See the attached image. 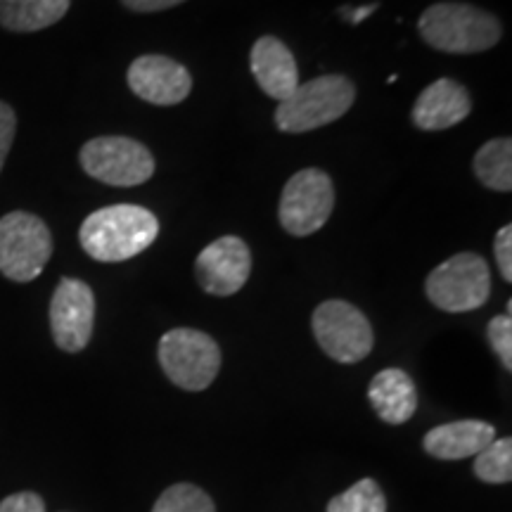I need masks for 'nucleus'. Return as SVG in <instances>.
Here are the masks:
<instances>
[{
    "label": "nucleus",
    "mask_w": 512,
    "mask_h": 512,
    "mask_svg": "<svg viewBox=\"0 0 512 512\" xmlns=\"http://www.w3.org/2000/svg\"><path fill=\"white\" fill-rule=\"evenodd\" d=\"M159 235V221L150 209L138 204H114L93 211L81 223L79 242L91 259L119 264L143 254Z\"/></svg>",
    "instance_id": "obj_1"
},
{
    "label": "nucleus",
    "mask_w": 512,
    "mask_h": 512,
    "mask_svg": "<svg viewBox=\"0 0 512 512\" xmlns=\"http://www.w3.org/2000/svg\"><path fill=\"white\" fill-rule=\"evenodd\" d=\"M418 31L422 41L434 50L453 55L484 53L501 41V22L465 3H437L420 15Z\"/></svg>",
    "instance_id": "obj_2"
},
{
    "label": "nucleus",
    "mask_w": 512,
    "mask_h": 512,
    "mask_svg": "<svg viewBox=\"0 0 512 512\" xmlns=\"http://www.w3.org/2000/svg\"><path fill=\"white\" fill-rule=\"evenodd\" d=\"M356 100V86L342 74H325L299 83L275 107V126L283 133H309L344 117Z\"/></svg>",
    "instance_id": "obj_3"
},
{
    "label": "nucleus",
    "mask_w": 512,
    "mask_h": 512,
    "mask_svg": "<svg viewBox=\"0 0 512 512\" xmlns=\"http://www.w3.org/2000/svg\"><path fill=\"white\" fill-rule=\"evenodd\" d=\"M159 366L176 387L204 392L221 370V349L207 332L176 328L159 339Z\"/></svg>",
    "instance_id": "obj_4"
},
{
    "label": "nucleus",
    "mask_w": 512,
    "mask_h": 512,
    "mask_svg": "<svg viewBox=\"0 0 512 512\" xmlns=\"http://www.w3.org/2000/svg\"><path fill=\"white\" fill-rule=\"evenodd\" d=\"M427 299L446 313L477 311L489 302L491 271L484 256L463 252L427 275Z\"/></svg>",
    "instance_id": "obj_5"
},
{
    "label": "nucleus",
    "mask_w": 512,
    "mask_h": 512,
    "mask_svg": "<svg viewBox=\"0 0 512 512\" xmlns=\"http://www.w3.org/2000/svg\"><path fill=\"white\" fill-rule=\"evenodd\" d=\"M53 256L50 230L38 216L10 211L0 219V273L15 283H31Z\"/></svg>",
    "instance_id": "obj_6"
},
{
    "label": "nucleus",
    "mask_w": 512,
    "mask_h": 512,
    "mask_svg": "<svg viewBox=\"0 0 512 512\" xmlns=\"http://www.w3.org/2000/svg\"><path fill=\"white\" fill-rule=\"evenodd\" d=\"M81 166L95 181L133 188L155 176V157L143 143L124 136H102L81 147Z\"/></svg>",
    "instance_id": "obj_7"
},
{
    "label": "nucleus",
    "mask_w": 512,
    "mask_h": 512,
    "mask_svg": "<svg viewBox=\"0 0 512 512\" xmlns=\"http://www.w3.org/2000/svg\"><path fill=\"white\" fill-rule=\"evenodd\" d=\"M313 335L320 349L337 363L363 361L375 347V335L370 320L361 309L342 299H330L313 311Z\"/></svg>",
    "instance_id": "obj_8"
},
{
    "label": "nucleus",
    "mask_w": 512,
    "mask_h": 512,
    "mask_svg": "<svg viewBox=\"0 0 512 512\" xmlns=\"http://www.w3.org/2000/svg\"><path fill=\"white\" fill-rule=\"evenodd\" d=\"M335 209V185L323 169H302L280 195V223L294 238L318 233Z\"/></svg>",
    "instance_id": "obj_9"
},
{
    "label": "nucleus",
    "mask_w": 512,
    "mask_h": 512,
    "mask_svg": "<svg viewBox=\"0 0 512 512\" xmlns=\"http://www.w3.org/2000/svg\"><path fill=\"white\" fill-rule=\"evenodd\" d=\"M95 323V294L83 280L62 278L50 302V330L55 344L67 354L88 347Z\"/></svg>",
    "instance_id": "obj_10"
},
{
    "label": "nucleus",
    "mask_w": 512,
    "mask_h": 512,
    "mask_svg": "<svg viewBox=\"0 0 512 512\" xmlns=\"http://www.w3.org/2000/svg\"><path fill=\"white\" fill-rule=\"evenodd\" d=\"M195 273L197 283L211 297H233L252 273V252L245 240L226 235L202 249L195 261Z\"/></svg>",
    "instance_id": "obj_11"
},
{
    "label": "nucleus",
    "mask_w": 512,
    "mask_h": 512,
    "mask_svg": "<svg viewBox=\"0 0 512 512\" xmlns=\"http://www.w3.org/2000/svg\"><path fill=\"white\" fill-rule=\"evenodd\" d=\"M128 88L157 107L178 105L192 91V76L166 55H143L128 67Z\"/></svg>",
    "instance_id": "obj_12"
},
{
    "label": "nucleus",
    "mask_w": 512,
    "mask_h": 512,
    "mask_svg": "<svg viewBox=\"0 0 512 512\" xmlns=\"http://www.w3.org/2000/svg\"><path fill=\"white\" fill-rule=\"evenodd\" d=\"M472 112V100L465 86L453 79L430 83L413 105V124L420 131H446L458 126Z\"/></svg>",
    "instance_id": "obj_13"
},
{
    "label": "nucleus",
    "mask_w": 512,
    "mask_h": 512,
    "mask_svg": "<svg viewBox=\"0 0 512 512\" xmlns=\"http://www.w3.org/2000/svg\"><path fill=\"white\" fill-rule=\"evenodd\" d=\"M249 67L261 91L278 102L299 86V69L292 50L275 36H261L254 43Z\"/></svg>",
    "instance_id": "obj_14"
},
{
    "label": "nucleus",
    "mask_w": 512,
    "mask_h": 512,
    "mask_svg": "<svg viewBox=\"0 0 512 512\" xmlns=\"http://www.w3.org/2000/svg\"><path fill=\"white\" fill-rule=\"evenodd\" d=\"M496 439V427L484 420H456L434 427L422 439V448L432 458L463 460L482 453Z\"/></svg>",
    "instance_id": "obj_15"
},
{
    "label": "nucleus",
    "mask_w": 512,
    "mask_h": 512,
    "mask_svg": "<svg viewBox=\"0 0 512 512\" xmlns=\"http://www.w3.org/2000/svg\"><path fill=\"white\" fill-rule=\"evenodd\" d=\"M368 399L387 425H403L418 411V389L401 368L380 370L370 382Z\"/></svg>",
    "instance_id": "obj_16"
},
{
    "label": "nucleus",
    "mask_w": 512,
    "mask_h": 512,
    "mask_svg": "<svg viewBox=\"0 0 512 512\" xmlns=\"http://www.w3.org/2000/svg\"><path fill=\"white\" fill-rule=\"evenodd\" d=\"M72 0H0V27L8 31H41L67 15Z\"/></svg>",
    "instance_id": "obj_17"
},
{
    "label": "nucleus",
    "mask_w": 512,
    "mask_h": 512,
    "mask_svg": "<svg viewBox=\"0 0 512 512\" xmlns=\"http://www.w3.org/2000/svg\"><path fill=\"white\" fill-rule=\"evenodd\" d=\"M475 174L479 183L496 192L512 190V140L496 138L479 147L475 157Z\"/></svg>",
    "instance_id": "obj_18"
},
{
    "label": "nucleus",
    "mask_w": 512,
    "mask_h": 512,
    "mask_svg": "<svg viewBox=\"0 0 512 512\" xmlns=\"http://www.w3.org/2000/svg\"><path fill=\"white\" fill-rule=\"evenodd\" d=\"M475 475L486 484H508L512 479V439H494L475 456Z\"/></svg>",
    "instance_id": "obj_19"
},
{
    "label": "nucleus",
    "mask_w": 512,
    "mask_h": 512,
    "mask_svg": "<svg viewBox=\"0 0 512 512\" xmlns=\"http://www.w3.org/2000/svg\"><path fill=\"white\" fill-rule=\"evenodd\" d=\"M328 512H387V498L375 479H361L332 498Z\"/></svg>",
    "instance_id": "obj_20"
},
{
    "label": "nucleus",
    "mask_w": 512,
    "mask_h": 512,
    "mask_svg": "<svg viewBox=\"0 0 512 512\" xmlns=\"http://www.w3.org/2000/svg\"><path fill=\"white\" fill-rule=\"evenodd\" d=\"M152 512H216V505L200 486L174 484L162 491Z\"/></svg>",
    "instance_id": "obj_21"
},
{
    "label": "nucleus",
    "mask_w": 512,
    "mask_h": 512,
    "mask_svg": "<svg viewBox=\"0 0 512 512\" xmlns=\"http://www.w3.org/2000/svg\"><path fill=\"white\" fill-rule=\"evenodd\" d=\"M486 337H489L491 349L503 363L505 370H512V318L510 316H496L491 318L489 328H486Z\"/></svg>",
    "instance_id": "obj_22"
},
{
    "label": "nucleus",
    "mask_w": 512,
    "mask_h": 512,
    "mask_svg": "<svg viewBox=\"0 0 512 512\" xmlns=\"http://www.w3.org/2000/svg\"><path fill=\"white\" fill-rule=\"evenodd\" d=\"M494 254L498 271H501L505 283H512V226H503L496 233Z\"/></svg>",
    "instance_id": "obj_23"
},
{
    "label": "nucleus",
    "mask_w": 512,
    "mask_h": 512,
    "mask_svg": "<svg viewBox=\"0 0 512 512\" xmlns=\"http://www.w3.org/2000/svg\"><path fill=\"white\" fill-rule=\"evenodd\" d=\"M15 131H17V117L12 112L10 105L0 102V171H3L5 159L10 155L12 140H15Z\"/></svg>",
    "instance_id": "obj_24"
},
{
    "label": "nucleus",
    "mask_w": 512,
    "mask_h": 512,
    "mask_svg": "<svg viewBox=\"0 0 512 512\" xmlns=\"http://www.w3.org/2000/svg\"><path fill=\"white\" fill-rule=\"evenodd\" d=\"M0 512H46V503L34 491H19L0 503Z\"/></svg>",
    "instance_id": "obj_25"
},
{
    "label": "nucleus",
    "mask_w": 512,
    "mask_h": 512,
    "mask_svg": "<svg viewBox=\"0 0 512 512\" xmlns=\"http://www.w3.org/2000/svg\"><path fill=\"white\" fill-rule=\"evenodd\" d=\"M121 3L133 12H162L176 8V5L185 3V0H121Z\"/></svg>",
    "instance_id": "obj_26"
},
{
    "label": "nucleus",
    "mask_w": 512,
    "mask_h": 512,
    "mask_svg": "<svg viewBox=\"0 0 512 512\" xmlns=\"http://www.w3.org/2000/svg\"><path fill=\"white\" fill-rule=\"evenodd\" d=\"M375 8H377V5H363V8H356V10L342 8V15L347 17L351 24H358V22H363V19H366V17L373 15Z\"/></svg>",
    "instance_id": "obj_27"
}]
</instances>
